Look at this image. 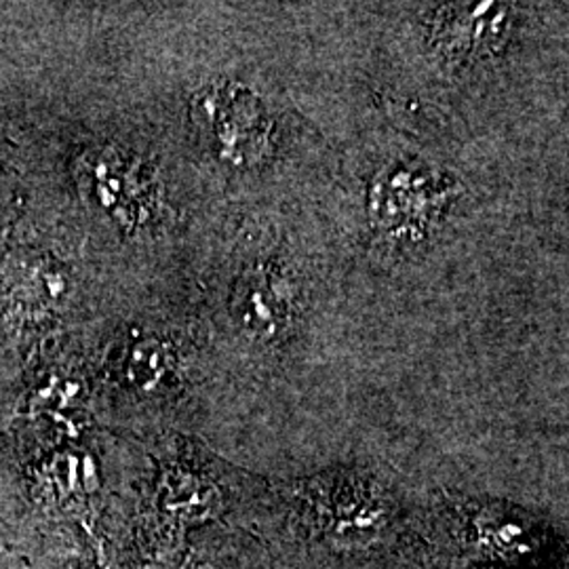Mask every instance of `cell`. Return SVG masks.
<instances>
[{"mask_svg":"<svg viewBox=\"0 0 569 569\" xmlns=\"http://www.w3.org/2000/svg\"><path fill=\"white\" fill-rule=\"evenodd\" d=\"M2 293L16 315L41 319L66 306L70 277L68 270L49 256L18 253L2 268Z\"/></svg>","mask_w":569,"mask_h":569,"instance_id":"8992f818","label":"cell"},{"mask_svg":"<svg viewBox=\"0 0 569 569\" xmlns=\"http://www.w3.org/2000/svg\"><path fill=\"white\" fill-rule=\"evenodd\" d=\"M521 7L512 2L425 4L418 26L428 58L449 74H470L505 60L519 34Z\"/></svg>","mask_w":569,"mask_h":569,"instance_id":"3957f363","label":"cell"},{"mask_svg":"<svg viewBox=\"0 0 569 569\" xmlns=\"http://www.w3.org/2000/svg\"><path fill=\"white\" fill-rule=\"evenodd\" d=\"M190 117L213 159L232 173H256L277 157V114L244 82L220 79L204 84L192 98Z\"/></svg>","mask_w":569,"mask_h":569,"instance_id":"7a4b0ae2","label":"cell"},{"mask_svg":"<svg viewBox=\"0 0 569 569\" xmlns=\"http://www.w3.org/2000/svg\"><path fill=\"white\" fill-rule=\"evenodd\" d=\"M77 176L87 201L121 230L142 232L159 222L163 186L140 157L119 148H96L82 157Z\"/></svg>","mask_w":569,"mask_h":569,"instance_id":"5b68a950","label":"cell"},{"mask_svg":"<svg viewBox=\"0 0 569 569\" xmlns=\"http://www.w3.org/2000/svg\"><path fill=\"white\" fill-rule=\"evenodd\" d=\"M167 488L171 491V507L194 517L209 515L220 500L218 489L192 472H171Z\"/></svg>","mask_w":569,"mask_h":569,"instance_id":"9c48e42d","label":"cell"},{"mask_svg":"<svg viewBox=\"0 0 569 569\" xmlns=\"http://www.w3.org/2000/svg\"><path fill=\"white\" fill-rule=\"evenodd\" d=\"M465 197L458 176L439 164L399 157L380 164L366 186L371 244L387 256H411L443 234Z\"/></svg>","mask_w":569,"mask_h":569,"instance_id":"6da1fadb","label":"cell"},{"mask_svg":"<svg viewBox=\"0 0 569 569\" xmlns=\"http://www.w3.org/2000/svg\"><path fill=\"white\" fill-rule=\"evenodd\" d=\"M305 283L279 253H256L237 270L230 289V319L253 345L287 342L302 321Z\"/></svg>","mask_w":569,"mask_h":569,"instance_id":"277c9868","label":"cell"},{"mask_svg":"<svg viewBox=\"0 0 569 569\" xmlns=\"http://www.w3.org/2000/svg\"><path fill=\"white\" fill-rule=\"evenodd\" d=\"M475 529L479 545L498 557L515 559L528 555L531 550V529L528 521L510 517L507 510H483L475 521Z\"/></svg>","mask_w":569,"mask_h":569,"instance_id":"52a82bcc","label":"cell"},{"mask_svg":"<svg viewBox=\"0 0 569 569\" xmlns=\"http://www.w3.org/2000/svg\"><path fill=\"white\" fill-rule=\"evenodd\" d=\"M173 366V350L157 338L133 342L127 355V378L140 390H152L163 382Z\"/></svg>","mask_w":569,"mask_h":569,"instance_id":"ba28073f","label":"cell"}]
</instances>
